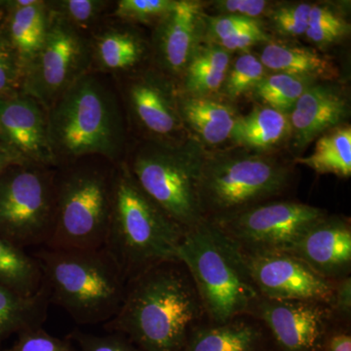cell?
<instances>
[{
	"label": "cell",
	"mask_w": 351,
	"mask_h": 351,
	"mask_svg": "<svg viewBox=\"0 0 351 351\" xmlns=\"http://www.w3.org/2000/svg\"><path fill=\"white\" fill-rule=\"evenodd\" d=\"M91 71L119 78L138 71L151 46L135 25L108 18L88 36Z\"/></svg>",
	"instance_id": "18"
},
{
	"label": "cell",
	"mask_w": 351,
	"mask_h": 351,
	"mask_svg": "<svg viewBox=\"0 0 351 351\" xmlns=\"http://www.w3.org/2000/svg\"><path fill=\"white\" fill-rule=\"evenodd\" d=\"M271 40V36L265 31L263 27H260L240 32L237 36L223 39V40L215 44L228 51V52L232 53L235 52V51L248 50L249 48L253 47L257 44L267 43Z\"/></svg>",
	"instance_id": "41"
},
{
	"label": "cell",
	"mask_w": 351,
	"mask_h": 351,
	"mask_svg": "<svg viewBox=\"0 0 351 351\" xmlns=\"http://www.w3.org/2000/svg\"><path fill=\"white\" fill-rule=\"evenodd\" d=\"M49 12L45 40L25 68L22 88V93L38 101L46 112L76 80L91 71L88 36Z\"/></svg>",
	"instance_id": "11"
},
{
	"label": "cell",
	"mask_w": 351,
	"mask_h": 351,
	"mask_svg": "<svg viewBox=\"0 0 351 351\" xmlns=\"http://www.w3.org/2000/svg\"><path fill=\"white\" fill-rule=\"evenodd\" d=\"M121 77H125L122 99L132 121L147 136L145 141L176 144L186 140L178 108L179 89L172 78L154 66Z\"/></svg>",
	"instance_id": "12"
},
{
	"label": "cell",
	"mask_w": 351,
	"mask_h": 351,
	"mask_svg": "<svg viewBox=\"0 0 351 351\" xmlns=\"http://www.w3.org/2000/svg\"><path fill=\"white\" fill-rule=\"evenodd\" d=\"M269 351H272L271 350H270Z\"/></svg>",
	"instance_id": "44"
},
{
	"label": "cell",
	"mask_w": 351,
	"mask_h": 351,
	"mask_svg": "<svg viewBox=\"0 0 351 351\" xmlns=\"http://www.w3.org/2000/svg\"><path fill=\"white\" fill-rule=\"evenodd\" d=\"M232 64L230 52L214 43H202L191 55L181 76L182 93L197 97H216L221 92Z\"/></svg>",
	"instance_id": "25"
},
{
	"label": "cell",
	"mask_w": 351,
	"mask_h": 351,
	"mask_svg": "<svg viewBox=\"0 0 351 351\" xmlns=\"http://www.w3.org/2000/svg\"><path fill=\"white\" fill-rule=\"evenodd\" d=\"M184 232L149 197L123 161L115 165L105 248L128 280L144 270L178 260Z\"/></svg>",
	"instance_id": "3"
},
{
	"label": "cell",
	"mask_w": 351,
	"mask_h": 351,
	"mask_svg": "<svg viewBox=\"0 0 351 351\" xmlns=\"http://www.w3.org/2000/svg\"><path fill=\"white\" fill-rule=\"evenodd\" d=\"M265 328L250 315L221 323H205L191 332L180 351H269Z\"/></svg>",
	"instance_id": "21"
},
{
	"label": "cell",
	"mask_w": 351,
	"mask_h": 351,
	"mask_svg": "<svg viewBox=\"0 0 351 351\" xmlns=\"http://www.w3.org/2000/svg\"><path fill=\"white\" fill-rule=\"evenodd\" d=\"M328 280L350 276V219L329 215L311 226L287 252Z\"/></svg>",
	"instance_id": "17"
},
{
	"label": "cell",
	"mask_w": 351,
	"mask_h": 351,
	"mask_svg": "<svg viewBox=\"0 0 351 351\" xmlns=\"http://www.w3.org/2000/svg\"><path fill=\"white\" fill-rule=\"evenodd\" d=\"M18 162L17 159L11 154V152L4 145L0 144V174L8 167L9 165Z\"/></svg>",
	"instance_id": "43"
},
{
	"label": "cell",
	"mask_w": 351,
	"mask_h": 351,
	"mask_svg": "<svg viewBox=\"0 0 351 351\" xmlns=\"http://www.w3.org/2000/svg\"><path fill=\"white\" fill-rule=\"evenodd\" d=\"M115 165L85 157L58 167L54 228L45 248L95 250L107 239Z\"/></svg>",
	"instance_id": "6"
},
{
	"label": "cell",
	"mask_w": 351,
	"mask_h": 351,
	"mask_svg": "<svg viewBox=\"0 0 351 351\" xmlns=\"http://www.w3.org/2000/svg\"><path fill=\"white\" fill-rule=\"evenodd\" d=\"M48 136L57 167L85 157L112 163L125 158L123 108L112 83L88 71L47 110Z\"/></svg>",
	"instance_id": "2"
},
{
	"label": "cell",
	"mask_w": 351,
	"mask_h": 351,
	"mask_svg": "<svg viewBox=\"0 0 351 351\" xmlns=\"http://www.w3.org/2000/svg\"><path fill=\"white\" fill-rule=\"evenodd\" d=\"M57 171L14 163L0 174V237L23 249L45 246L54 228Z\"/></svg>",
	"instance_id": "9"
},
{
	"label": "cell",
	"mask_w": 351,
	"mask_h": 351,
	"mask_svg": "<svg viewBox=\"0 0 351 351\" xmlns=\"http://www.w3.org/2000/svg\"><path fill=\"white\" fill-rule=\"evenodd\" d=\"M75 339L82 351H142L122 335L110 332L106 336H95L80 331L73 332Z\"/></svg>",
	"instance_id": "39"
},
{
	"label": "cell",
	"mask_w": 351,
	"mask_h": 351,
	"mask_svg": "<svg viewBox=\"0 0 351 351\" xmlns=\"http://www.w3.org/2000/svg\"><path fill=\"white\" fill-rule=\"evenodd\" d=\"M311 6L313 4L308 2L274 6L269 14L274 31L287 38L304 36L308 27Z\"/></svg>",
	"instance_id": "35"
},
{
	"label": "cell",
	"mask_w": 351,
	"mask_h": 351,
	"mask_svg": "<svg viewBox=\"0 0 351 351\" xmlns=\"http://www.w3.org/2000/svg\"><path fill=\"white\" fill-rule=\"evenodd\" d=\"M267 71L272 73L309 78L331 80L337 75L336 68L328 58L304 46L269 41L263 46L258 57Z\"/></svg>",
	"instance_id": "24"
},
{
	"label": "cell",
	"mask_w": 351,
	"mask_h": 351,
	"mask_svg": "<svg viewBox=\"0 0 351 351\" xmlns=\"http://www.w3.org/2000/svg\"><path fill=\"white\" fill-rule=\"evenodd\" d=\"M295 162L319 175L332 174L348 179L351 176V127H336L321 135L311 156L298 157Z\"/></svg>",
	"instance_id": "27"
},
{
	"label": "cell",
	"mask_w": 351,
	"mask_h": 351,
	"mask_svg": "<svg viewBox=\"0 0 351 351\" xmlns=\"http://www.w3.org/2000/svg\"><path fill=\"white\" fill-rule=\"evenodd\" d=\"M208 321L200 295L184 263L166 261L129 280L117 315L105 323L142 351H180Z\"/></svg>",
	"instance_id": "1"
},
{
	"label": "cell",
	"mask_w": 351,
	"mask_h": 351,
	"mask_svg": "<svg viewBox=\"0 0 351 351\" xmlns=\"http://www.w3.org/2000/svg\"><path fill=\"white\" fill-rule=\"evenodd\" d=\"M177 258L189 270L212 324L248 315L262 298L241 252L209 219L184 232Z\"/></svg>",
	"instance_id": "5"
},
{
	"label": "cell",
	"mask_w": 351,
	"mask_h": 351,
	"mask_svg": "<svg viewBox=\"0 0 351 351\" xmlns=\"http://www.w3.org/2000/svg\"><path fill=\"white\" fill-rule=\"evenodd\" d=\"M321 351H351V325L335 323Z\"/></svg>",
	"instance_id": "42"
},
{
	"label": "cell",
	"mask_w": 351,
	"mask_h": 351,
	"mask_svg": "<svg viewBox=\"0 0 351 351\" xmlns=\"http://www.w3.org/2000/svg\"><path fill=\"white\" fill-rule=\"evenodd\" d=\"M206 154L191 137L176 144L144 141L124 162L145 195L186 232L204 219L199 182Z\"/></svg>",
	"instance_id": "7"
},
{
	"label": "cell",
	"mask_w": 351,
	"mask_h": 351,
	"mask_svg": "<svg viewBox=\"0 0 351 351\" xmlns=\"http://www.w3.org/2000/svg\"><path fill=\"white\" fill-rule=\"evenodd\" d=\"M49 293L45 284L38 294L25 297L0 285V339L13 332L40 327L47 316Z\"/></svg>",
	"instance_id": "26"
},
{
	"label": "cell",
	"mask_w": 351,
	"mask_h": 351,
	"mask_svg": "<svg viewBox=\"0 0 351 351\" xmlns=\"http://www.w3.org/2000/svg\"><path fill=\"white\" fill-rule=\"evenodd\" d=\"M350 34V25L331 7L314 4L304 36L320 49L341 43Z\"/></svg>",
	"instance_id": "31"
},
{
	"label": "cell",
	"mask_w": 351,
	"mask_h": 351,
	"mask_svg": "<svg viewBox=\"0 0 351 351\" xmlns=\"http://www.w3.org/2000/svg\"><path fill=\"white\" fill-rule=\"evenodd\" d=\"M0 285L16 294L32 297L44 287L43 269L31 257L12 242L0 237Z\"/></svg>",
	"instance_id": "28"
},
{
	"label": "cell",
	"mask_w": 351,
	"mask_h": 351,
	"mask_svg": "<svg viewBox=\"0 0 351 351\" xmlns=\"http://www.w3.org/2000/svg\"><path fill=\"white\" fill-rule=\"evenodd\" d=\"M177 0H119L113 2L108 18L130 25H152L163 18Z\"/></svg>",
	"instance_id": "33"
},
{
	"label": "cell",
	"mask_w": 351,
	"mask_h": 351,
	"mask_svg": "<svg viewBox=\"0 0 351 351\" xmlns=\"http://www.w3.org/2000/svg\"><path fill=\"white\" fill-rule=\"evenodd\" d=\"M329 306L335 322L351 325V276L335 281Z\"/></svg>",
	"instance_id": "40"
},
{
	"label": "cell",
	"mask_w": 351,
	"mask_h": 351,
	"mask_svg": "<svg viewBox=\"0 0 351 351\" xmlns=\"http://www.w3.org/2000/svg\"><path fill=\"white\" fill-rule=\"evenodd\" d=\"M326 210L297 201H267L209 219L243 254L288 252Z\"/></svg>",
	"instance_id": "10"
},
{
	"label": "cell",
	"mask_w": 351,
	"mask_h": 351,
	"mask_svg": "<svg viewBox=\"0 0 351 351\" xmlns=\"http://www.w3.org/2000/svg\"><path fill=\"white\" fill-rule=\"evenodd\" d=\"M25 69L17 52L0 25V100L22 93Z\"/></svg>",
	"instance_id": "34"
},
{
	"label": "cell",
	"mask_w": 351,
	"mask_h": 351,
	"mask_svg": "<svg viewBox=\"0 0 351 351\" xmlns=\"http://www.w3.org/2000/svg\"><path fill=\"white\" fill-rule=\"evenodd\" d=\"M348 115L350 104L339 88L314 83L289 113L293 147L301 151L323 134L343 125Z\"/></svg>",
	"instance_id": "19"
},
{
	"label": "cell",
	"mask_w": 351,
	"mask_h": 351,
	"mask_svg": "<svg viewBox=\"0 0 351 351\" xmlns=\"http://www.w3.org/2000/svg\"><path fill=\"white\" fill-rule=\"evenodd\" d=\"M47 3L51 12L87 36L108 19L113 5L108 0H50Z\"/></svg>",
	"instance_id": "30"
},
{
	"label": "cell",
	"mask_w": 351,
	"mask_h": 351,
	"mask_svg": "<svg viewBox=\"0 0 351 351\" xmlns=\"http://www.w3.org/2000/svg\"><path fill=\"white\" fill-rule=\"evenodd\" d=\"M261 297L277 301H315L329 304L335 281L316 274L287 252L243 254Z\"/></svg>",
	"instance_id": "14"
},
{
	"label": "cell",
	"mask_w": 351,
	"mask_h": 351,
	"mask_svg": "<svg viewBox=\"0 0 351 351\" xmlns=\"http://www.w3.org/2000/svg\"><path fill=\"white\" fill-rule=\"evenodd\" d=\"M267 75V69L257 56L244 53L230 64L221 92L230 101L237 100L252 93Z\"/></svg>",
	"instance_id": "32"
},
{
	"label": "cell",
	"mask_w": 351,
	"mask_h": 351,
	"mask_svg": "<svg viewBox=\"0 0 351 351\" xmlns=\"http://www.w3.org/2000/svg\"><path fill=\"white\" fill-rule=\"evenodd\" d=\"M0 144L18 162L58 168L48 136L47 112L27 95L0 100Z\"/></svg>",
	"instance_id": "16"
},
{
	"label": "cell",
	"mask_w": 351,
	"mask_h": 351,
	"mask_svg": "<svg viewBox=\"0 0 351 351\" xmlns=\"http://www.w3.org/2000/svg\"><path fill=\"white\" fill-rule=\"evenodd\" d=\"M263 27L258 20L232 15H204L203 43H217L240 32Z\"/></svg>",
	"instance_id": "36"
},
{
	"label": "cell",
	"mask_w": 351,
	"mask_h": 351,
	"mask_svg": "<svg viewBox=\"0 0 351 351\" xmlns=\"http://www.w3.org/2000/svg\"><path fill=\"white\" fill-rule=\"evenodd\" d=\"M43 269L50 302L78 324L107 323L119 313L128 278L103 247L95 250H53L34 255Z\"/></svg>",
	"instance_id": "4"
},
{
	"label": "cell",
	"mask_w": 351,
	"mask_h": 351,
	"mask_svg": "<svg viewBox=\"0 0 351 351\" xmlns=\"http://www.w3.org/2000/svg\"><path fill=\"white\" fill-rule=\"evenodd\" d=\"M210 6L217 15L239 16L260 21L263 16H269L276 4L267 0H217L212 1Z\"/></svg>",
	"instance_id": "38"
},
{
	"label": "cell",
	"mask_w": 351,
	"mask_h": 351,
	"mask_svg": "<svg viewBox=\"0 0 351 351\" xmlns=\"http://www.w3.org/2000/svg\"><path fill=\"white\" fill-rule=\"evenodd\" d=\"M290 138L289 114L262 106L247 115H239L230 140L237 147L267 154Z\"/></svg>",
	"instance_id": "23"
},
{
	"label": "cell",
	"mask_w": 351,
	"mask_h": 351,
	"mask_svg": "<svg viewBox=\"0 0 351 351\" xmlns=\"http://www.w3.org/2000/svg\"><path fill=\"white\" fill-rule=\"evenodd\" d=\"M7 17L2 25L25 71L43 47L50 12L46 0H16L6 4Z\"/></svg>",
	"instance_id": "22"
},
{
	"label": "cell",
	"mask_w": 351,
	"mask_h": 351,
	"mask_svg": "<svg viewBox=\"0 0 351 351\" xmlns=\"http://www.w3.org/2000/svg\"><path fill=\"white\" fill-rule=\"evenodd\" d=\"M178 108L186 133L202 147H218L230 140L239 115L216 97L178 93Z\"/></svg>",
	"instance_id": "20"
},
{
	"label": "cell",
	"mask_w": 351,
	"mask_h": 351,
	"mask_svg": "<svg viewBox=\"0 0 351 351\" xmlns=\"http://www.w3.org/2000/svg\"><path fill=\"white\" fill-rule=\"evenodd\" d=\"M292 177V170L269 154L239 147L207 152L199 182L203 216L223 218L267 202L285 193Z\"/></svg>",
	"instance_id": "8"
},
{
	"label": "cell",
	"mask_w": 351,
	"mask_h": 351,
	"mask_svg": "<svg viewBox=\"0 0 351 351\" xmlns=\"http://www.w3.org/2000/svg\"><path fill=\"white\" fill-rule=\"evenodd\" d=\"M314 83L315 80L309 78L285 73H267L252 94L265 107L289 114L307 88Z\"/></svg>",
	"instance_id": "29"
},
{
	"label": "cell",
	"mask_w": 351,
	"mask_h": 351,
	"mask_svg": "<svg viewBox=\"0 0 351 351\" xmlns=\"http://www.w3.org/2000/svg\"><path fill=\"white\" fill-rule=\"evenodd\" d=\"M10 351H75L69 341L51 336L41 327L20 332Z\"/></svg>",
	"instance_id": "37"
},
{
	"label": "cell",
	"mask_w": 351,
	"mask_h": 351,
	"mask_svg": "<svg viewBox=\"0 0 351 351\" xmlns=\"http://www.w3.org/2000/svg\"><path fill=\"white\" fill-rule=\"evenodd\" d=\"M204 15L201 2L177 0L154 27L149 46L154 68L174 82L181 78L191 55L203 43Z\"/></svg>",
	"instance_id": "15"
},
{
	"label": "cell",
	"mask_w": 351,
	"mask_h": 351,
	"mask_svg": "<svg viewBox=\"0 0 351 351\" xmlns=\"http://www.w3.org/2000/svg\"><path fill=\"white\" fill-rule=\"evenodd\" d=\"M248 315L265 328L272 351H321L335 319L326 302L261 298Z\"/></svg>",
	"instance_id": "13"
}]
</instances>
